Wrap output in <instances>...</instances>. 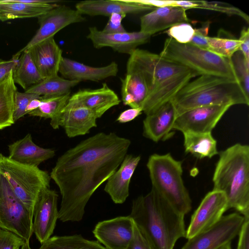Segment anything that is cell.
Wrapping results in <instances>:
<instances>
[{"mask_svg": "<svg viewBox=\"0 0 249 249\" xmlns=\"http://www.w3.org/2000/svg\"><path fill=\"white\" fill-rule=\"evenodd\" d=\"M13 78L25 91L43 80L28 50L21 53L13 70Z\"/></svg>", "mask_w": 249, "mask_h": 249, "instance_id": "cell-30", "label": "cell"}, {"mask_svg": "<svg viewBox=\"0 0 249 249\" xmlns=\"http://www.w3.org/2000/svg\"><path fill=\"white\" fill-rule=\"evenodd\" d=\"M142 112V109L141 107L127 109L120 114L116 121L120 123L129 122L141 115Z\"/></svg>", "mask_w": 249, "mask_h": 249, "instance_id": "cell-43", "label": "cell"}, {"mask_svg": "<svg viewBox=\"0 0 249 249\" xmlns=\"http://www.w3.org/2000/svg\"><path fill=\"white\" fill-rule=\"evenodd\" d=\"M228 209L227 198L222 192L213 190L209 192L192 215L185 238L190 239L210 229Z\"/></svg>", "mask_w": 249, "mask_h": 249, "instance_id": "cell-12", "label": "cell"}, {"mask_svg": "<svg viewBox=\"0 0 249 249\" xmlns=\"http://www.w3.org/2000/svg\"><path fill=\"white\" fill-rule=\"evenodd\" d=\"M97 118L92 111L83 107H65L58 117L51 121L54 129L63 127L69 138H73L88 133L97 126Z\"/></svg>", "mask_w": 249, "mask_h": 249, "instance_id": "cell-19", "label": "cell"}, {"mask_svg": "<svg viewBox=\"0 0 249 249\" xmlns=\"http://www.w3.org/2000/svg\"><path fill=\"white\" fill-rule=\"evenodd\" d=\"M184 147L187 153L198 159L212 158L219 153L212 133H184Z\"/></svg>", "mask_w": 249, "mask_h": 249, "instance_id": "cell-28", "label": "cell"}, {"mask_svg": "<svg viewBox=\"0 0 249 249\" xmlns=\"http://www.w3.org/2000/svg\"><path fill=\"white\" fill-rule=\"evenodd\" d=\"M240 41L239 51L243 54L247 61L249 62V29L244 27L241 31L238 38Z\"/></svg>", "mask_w": 249, "mask_h": 249, "instance_id": "cell-42", "label": "cell"}, {"mask_svg": "<svg viewBox=\"0 0 249 249\" xmlns=\"http://www.w3.org/2000/svg\"><path fill=\"white\" fill-rule=\"evenodd\" d=\"M78 81L66 79L57 75L43 79L26 89L25 92L43 97L60 96L70 94L71 89L79 84Z\"/></svg>", "mask_w": 249, "mask_h": 249, "instance_id": "cell-31", "label": "cell"}, {"mask_svg": "<svg viewBox=\"0 0 249 249\" xmlns=\"http://www.w3.org/2000/svg\"><path fill=\"white\" fill-rule=\"evenodd\" d=\"M17 91L12 70L0 80V130L10 126L15 123L14 96Z\"/></svg>", "mask_w": 249, "mask_h": 249, "instance_id": "cell-29", "label": "cell"}, {"mask_svg": "<svg viewBox=\"0 0 249 249\" xmlns=\"http://www.w3.org/2000/svg\"><path fill=\"white\" fill-rule=\"evenodd\" d=\"M0 171L14 192L33 216L35 203L42 191L50 188V175L38 167L15 162L0 154Z\"/></svg>", "mask_w": 249, "mask_h": 249, "instance_id": "cell-8", "label": "cell"}, {"mask_svg": "<svg viewBox=\"0 0 249 249\" xmlns=\"http://www.w3.org/2000/svg\"><path fill=\"white\" fill-rule=\"evenodd\" d=\"M140 160V156L126 154L120 168L107 179L104 190L115 203L122 204L128 197L130 180Z\"/></svg>", "mask_w": 249, "mask_h": 249, "instance_id": "cell-23", "label": "cell"}, {"mask_svg": "<svg viewBox=\"0 0 249 249\" xmlns=\"http://www.w3.org/2000/svg\"><path fill=\"white\" fill-rule=\"evenodd\" d=\"M231 59L238 79L249 96V62L246 61L240 51L236 52Z\"/></svg>", "mask_w": 249, "mask_h": 249, "instance_id": "cell-35", "label": "cell"}, {"mask_svg": "<svg viewBox=\"0 0 249 249\" xmlns=\"http://www.w3.org/2000/svg\"><path fill=\"white\" fill-rule=\"evenodd\" d=\"M126 249H153L135 223L133 237Z\"/></svg>", "mask_w": 249, "mask_h": 249, "instance_id": "cell-40", "label": "cell"}, {"mask_svg": "<svg viewBox=\"0 0 249 249\" xmlns=\"http://www.w3.org/2000/svg\"><path fill=\"white\" fill-rule=\"evenodd\" d=\"M42 96H39L32 100L27 107L25 112L26 114L36 109L40 105Z\"/></svg>", "mask_w": 249, "mask_h": 249, "instance_id": "cell-45", "label": "cell"}, {"mask_svg": "<svg viewBox=\"0 0 249 249\" xmlns=\"http://www.w3.org/2000/svg\"><path fill=\"white\" fill-rule=\"evenodd\" d=\"M119 71L117 63L112 62L108 65L95 67L63 57L59 73L62 77L70 80L98 82L117 75Z\"/></svg>", "mask_w": 249, "mask_h": 249, "instance_id": "cell-20", "label": "cell"}, {"mask_svg": "<svg viewBox=\"0 0 249 249\" xmlns=\"http://www.w3.org/2000/svg\"><path fill=\"white\" fill-rule=\"evenodd\" d=\"M39 96L36 94L18 90L14 96L13 119L15 122L26 115L25 110L30 102Z\"/></svg>", "mask_w": 249, "mask_h": 249, "instance_id": "cell-37", "label": "cell"}, {"mask_svg": "<svg viewBox=\"0 0 249 249\" xmlns=\"http://www.w3.org/2000/svg\"><path fill=\"white\" fill-rule=\"evenodd\" d=\"M57 192L50 188L43 189L39 195L33 211V232L41 244L53 233L58 216Z\"/></svg>", "mask_w": 249, "mask_h": 249, "instance_id": "cell-14", "label": "cell"}, {"mask_svg": "<svg viewBox=\"0 0 249 249\" xmlns=\"http://www.w3.org/2000/svg\"><path fill=\"white\" fill-rule=\"evenodd\" d=\"M240 41L238 39L224 37H205L203 49L220 56L231 58L237 51H239Z\"/></svg>", "mask_w": 249, "mask_h": 249, "instance_id": "cell-34", "label": "cell"}, {"mask_svg": "<svg viewBox=\"0 0 249 249\" xmlns=\"http://www.w3.org/2000/svg\"><path fill=\"white\" fill-rule=\"evenodd\" d=\"M185 9L176 6L156 7L140 18V31L151 36L189 20Z\"/></svg>", "mask_w": 249, "mask_h": 249, "instance_id": "cell-21", "label": "cell"}, {"mask_svg": "<svg viewBox=\"0 0 249 249\" xmlns=\"http://www.w3.org/2000/svg\"><path fill=\"white\" fill-rule=\"evenodd\" d=\"M134 222L128 215L98 222L93 230L98 241L107 249H126L134 235Z\"/></svg>", "mask_w": 249, "mask_h": 249, "instance_id": "cell-15", "label": "cell"}, {"mask_svg": "<svg viewBox=\"0 0 249 249\" xmlns=\"http://www.w3.org/2000/svg\"><path fill=\"white\" fill-rule=\"evenodd\" d=\"M8 150V157L11 160L35 167L55 155L54 150L42 148L35 144L30 134L9 145Z\"/></svg>", "mask_w": 249, "mask_h": 249, "instance_id": "cell-25", "label": "cell"}, {"mask_svg": "<svg viewBox=\"0 0 249 249\" xmlns=\"http://www.w3.org/2000/svg\"><path fill=\"white\" fill-rule=\"evenodd\" d=\"M245 219L236 213L223 216L210 229L188 239L181 249H218L238 235Z\"/></svg>", "mask_w": 249, "mask_h": 249, "instance_id": "cell-10", "label": "cell"}, {"mask_svg": "<svg viewBox=\"0 0 249 249\" xmlns=\"http://www.w3.org/2000/svg\"><path fill=\"white\" fill-rule=\"evenodd\" d=\"M127 61L141 72L145 81L148 94L142 109L146 115L170 101L184 86L198 76L188 68L139 48Z\"/></svg>", "mask_w": 249, "mask_h": 249, "instance_id": "cell-3", "label": "cell"}, {"mask_svg": "<svg viewBox=\"0 0 249 249\" xmlns=\"http://www.w3.org/2000/svg\"><path fill=\"white\" fill-rule=\"evenodd\" d=\"M37 18L38 29L26 45L17 53L21 54L36 44L54 37L57 33L67 26L85 20V18L76 9L60 4Z\"/></svg>", "mask_w": 249, "mask_h": 249, "instance_id": "cell-11", "label": "cell"}, {"mask_svg": "<svg viewBox=\"0 0 249 249\" xmlns=\"http://www.w3.org/2000/svg\"><path fill=\"white\" fill-rule=\"evenodd\" d=\"M218 154L213 190L225 195L229 209L249 218V146L236 143Z\"/></svg>", "mask_w": 249, "mask_h": 249, "instance_id": "cell-4", "label": "cell"}, {"mask_svg": "<svg viewBox=\"0 0 249 249\" xmlns=\"http://www.w3.org/2000/svg\"><path fill=\"white\" fill-rule=\"evenodd\" d=\"M151 36L140 31L107 34L96 27H90L87 37L95 48L109 47L115 52L130 55L138 46L148 42Z\"/></svg>", "mask_w": 249, "mask_h": 249, "instance_id": "cell-16", "label": "cell"}, {"mask_svg": "<svg viewBox=\"0 0 249 249\" xmlns=\"http://www.w3.org/2000/svg\"><path fill=\"white\" fill-rule=\"evenodd\" d=\"M231 106L215 105L196 107L178 115L173 129L184 133H212Z\"/></svg>", "mask_w": 249, "mask_h": 249, "instance_id": "cell-13", "label": "cell"}, {"mask_svg": "<svg viewBox=\"0 0 249 249\" xmlns=\"http://www.w3.org/2000/svg\"><path fill=\"white\" fill-rule=\"evenodd\" d=\"M33 218L0 171V228L11 231L29 243L33 233Z\"/></svg>", "mask_w": 249, "mask_h": 249, "instance_id": "cell-9", "label": "cell"}, {"mask_svg": "<svg viewBox=\"0 0 249 249\" xmlns=\"http://www.w3.org/2000/svg\"><path fill=\"white\" fill-rule=\"evenodd\" d=\"M58 4H31L21 2L19 0H0V20L38 18Z\"/></svg>", "mask_w": 249, "mask_h": 249, "instance_id": "cell-27", "label": "cell"}, {"mask_svg": "<svg viewBox=\"0 0 249 249\" xmlns=\"http://www.w3.org/2000/svg\"><path fill=\"white\" fill-rule=\"evenodd\" d=\"M27 50L43 79L58 75L63 57L62 51L54 37L36 44Z\"/></svg>", "mask_w": 249, "mask_h": 249, "instance_id": "cell-22", "label": "cell"}, {"mask_svg": "<svg viewBox=\"0 0 249 249\" xmlns=\"http://www.w3.org/2000/svg\"><path fill=\"white\" fill-rule=\"evenodd\" d=\"M154 189L176 211L185 215L192 201L182 178V162L170 154L151 155L146 164Z\"/></svg>", "mask_w": 249, "mask_h": 249, "instance_id": "cell-6", "label": "cell"}, {"mask_svg": "<svg viewBox=\"0 0 249 249\" xmlns=\"http://www.w3.org/2000/svg\"><path fill=\"white\" fill-rule=\"evenodd\" d=\"M155 7L142 0H90L81 1L75 5V9L82 15L108 17L113 13L137 14L151 11Z\"/></svg>", "mask_w": 249, "mask_h": 249, "instance_id": "cell-18", "label": "cell"}, {"mask_svg": "<svg viewBox=\"0 0 249 249\" xmlns=\"http://www.w3.org/2000/svg\"><path fill=\"white\" fill-rule=\"evenodd\" d=\"M218 249H232L231 247V242L228 243L223 245Z\"/></svg>", "mask_w": 249, "mask_h": 249, "instance_id": "cell-46", "label": "cell"}, {"mask_svg": "<svg viewBox=\"0 0 249 249\" xmlns=\"http://www.w3.org/2000/svg\"><path fill=\"white\" fill-rule=\"evenodd\" d=\"M129 216L153 249H173L186 236L184 215L153 189L133 200Z\"/></svg>", "mask_w": 249, "mask_h": 249, "instance_id": "cell-2", "label": "cell"}, {"mask_svg": "<svg viewBox=\"0 0 249 249\" xmlns=\"http://www.w3.org/2000/svg\"><path fill=\"white\" fill-rule=\"evenodd\" d=\"M177 116L196 107L215 105H249V96L239 81L202 75L184 86L170 101Z\"/></svg>", "mask_w": 249, "mask_h": 249, "instance_id": "cell-5", "label": "cell"}, {"mask_svg": "<svg viewBox=\"0 0 249 249\" xmlns=\"http://www.w3.org/2000/svg\"><path fill=\"white\" fill-rule=\"evenodd\" d=\"M165 33L179 43H188L195 35V28L188 22H183L171 27Z\"/></svg>", "mask_w": 249, "mask_h": 249, "instance_id": "cell-36", "label": "cell"}, {"mask_svg": "<svg viewBox=\"0 0 249 249\" xmlns=\"http://www.w3.org/2000/svg\"><path fill=\"white\" fill-rule=\"evenodd\" d=\"M26 243L17 234L0 228V249H20Z\"/></svg>", "mask_w": 249, "mask_h": 249, "instance_id": "cell-38", "label": "cell"}, {"mask_svg": "<svg viewBox=\"0 0 249 249\" xmlns=\"http://www.w3.org/2000/svg\"><path fill=\"white\" fill-rule=\"evenodd\" d=\"M38 249H107L98 241L89 240L81 235L54 236Z\"/></svg>", "mask_w": 249, "mask_h": 249, "instance_id": "cell-32", "label": "cell"}, {"mask_svg": "<svg viewBox=\"0 0 249 249\" xmlns=\"http://www.w3.org/2000/svg\"><path fill=\"white\" fill-rule=\"evenodd\" d=\"M177 117L171 101L162 105L143 121V136L154 142L163 140L173 129Z\"/></svg>", "mask_w": 249, "mask_h": 249, "instance_id": "cell-24", "label": "cell"}, {"mask_svg": "<svg viewBox=\"0 0 249 249\" xmlns=\"http://www.w3.org/2000/svg\"><path fill=\"white\" fill-rule=\"evenodd\" d=\"M237 249H249V218H245L238 234Z\"/></svg>", "mask_w": 249, "mask_h": 249, "instance_id": "cell-41", "label": "cell"}, {"mask_svg": "<svg viewBox=\"0 0 249 249\" xmlns=\"http://www.w3.org/2000/svg\"><path fill=\"white\" fill-rule=\"evenodd\" d=\"M159 55L195 71L198 76L213 75L238 80L231 59L190 43H179L172 38H166Z\"/></svg>", "mask_w": 249, "mask_h": 249, "instance_id": "cell-7", "label": "cell"}, {"mask_svg": "<svg viewBox=\"0 0 249 249\" xmlns=\"http://www.w3.org/2000/svg\"><path fill=\"white\" fill-rule=\"evenodd\" d=\"M121 100L106 83L96 89H85L70 96L66 107H83L99 118L110 108L118 105Z\"/></svg>", "mask_w": 249, "mask_h": 249, "instance_id": "cell-17", "label": "cell"}, {"mask_svg": "<svg viewBox=\"0 0 249 249\" xmlns=\"http://www.w3.org/2000/svg\"><path fill=\"white\" fill-rule=\"evenodd\" d=\"M130 144V140L114 133L100 132L59 157L50 175L62 196L59 220L82 219L89 198L118 169Z\"/></svg>", "mask_w": 249, "mask_h": 249, "instance_id": "cell-1", "label": "cell"}, {"mask_svg": "<svg viewBox=\"0 0 249 249\" xmlns=\"http://www.w3.org/2000/svg\"><path fill=\"white\" fill-rule=\"evenodd\" d=\"M70 94L49 97H43L40 106L28 114L45 119L55 120L66 106L70 97Z\"/></svg>", "mask_w": 249, "mask_h": 249, "instance_id": "cell-33", "label": "cell"}, {"mask_svg": "<svg viewBox=\"0 0 249 249\" xmlns=\"http://www.w3.org/2000/svg\"><path fill=\"white\" fill-rule=\"evenodd\" d=\"M19 58L13 55L12 58L8 60L0 59V80L14 70Z\"/></svg>", "mask_w": 249, "mask_h": 249, "instance_id": "cell-44", "label": "cell"}, {"mask_svg": "<svg viewBox=\"0 0 249 249\" xmlns=\"http://www.w3.org/2000/svg\"><path fill=\"white\" fill-rule=\"evenodd\" d=\"M121 96L124 104L131 108H142L148 94L144 78L141 72L127 61L126 74L121 78Z\"/></svg>", "mask_w": 249, "mask_h": 249, "instance_id": "cell-26", "label": "cell"}, {"mask_svg": "<svg viewBox=\"0 0 249 249\" xmlns=\"http://www.w3.org/2000/svg\"><path fill=\"white\" fill-rule=\"evenodd\" d=\"M126 15L113 13L108 18L109 19L104 29L103 32L107 34H115L126 32L122 24V20Z\"/></svg>", "mask_w": 249, "mask_h": 249, "instance_id": "cell-39", "label": "cell"}]
</instances>
